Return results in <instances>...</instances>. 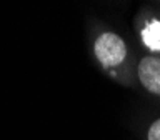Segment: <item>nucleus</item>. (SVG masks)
<instances>
[{
    "label": "nucleus",
    "instance_id": "obj_1",
    "mask_svg": "<svg viewBox=\"0 0 160 140\" xmlns=\"http://www.w3.org/2000/svg\"><path fill=\"white\" fill-rule=\"evenodd\" d=\"M95 53H97V58L102 62V65L113 67V65H118L125 58L127 48H125L123 40L118 35L105 32L95 42Z\"/></svg>",
    "mask_w": 160,
    "mask_h": 140
},
{
    "label": "nucleus",
    "instance_id": "obj_2",
    "mask_svg": "<svg viewBox=\"0 0 160 140\" xmlns=\"http://www.w3.org/2000/svg\"><path fill=\"white\" fill-rule=\"evenodd\" d=\"M138 77L148 92L160 95V58H142V62L138 65Z\"/></svg>",
    "mask_w": 160,
    "mask_h": 140
},
{
    "label": "nucleus",
    "instance_id": "obj_3",
    "mask_svg": "<svg viewBox=\"0 0 160 140\" xmlns=\"http://www.w3.org/2000/svg\"><path fill=\"white\" fill-rule=\"evenodd\" d=\"M142 38L150 50L160 52V20H153L143 28Z\"/></svg>",
    "mask_w": 160,
    "mask_h": 140
},
{
    "label": "nucleus",
    "instance_id": "obj_4",
    "mask_svg": "<svg viewBox=\"0 0 160 140\" xmlns=\"http://www.w3.org/2000/svg\"><path fill=\"white\" fill-rule=\"evenodd\" d=\"M148 140H160V118L152 123L148 130Z\"/></svg>",
    "mask_w": 160,
    "mask_h": 140
}]
</instances>
